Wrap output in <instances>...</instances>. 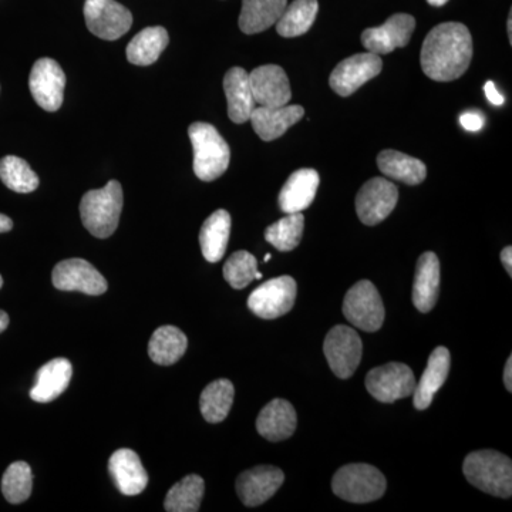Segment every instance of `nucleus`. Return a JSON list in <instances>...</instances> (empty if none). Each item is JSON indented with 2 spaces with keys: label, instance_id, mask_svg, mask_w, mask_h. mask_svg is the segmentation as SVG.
Wrapping results in <instances>:
<instances>
[{
  "label": "nucleus",
  "instance_id": "6ab92c4d",
  "mask_svg": "<svg viewBox=\"0 0 512 512\" xmlns=\"http://www.w3.org/2000/svg\"><path fill=\"white\" fill-rule=\"evenodd\" d=\"M305 116V109L299 104L284 107L256 106L252 111V128L261 140L274 141L284 136L286 131L295 126Z\"/></svg>",
  "mask_w": 512,
  "mask_h": 512
},
{
  "label": "nucleus",
  "instance_id": "c85d7f7f",
  "mask_svg": "<svg viewBox=\"0 0 512 512\" xmlns=\"http://www.w3.org/2000/svg\"><path fill=\"white\" fill-rule=\"evenodd\" d=\"M188 339L183 330L175 326H161L151 336L148 356L160 366L177 363L187 352Z\"/></svg>",
  "mask_w": 512,
  "mask_h": 512
},
{
  "label": "nucleus",
  "instance_id": "2f4dec72",
  "mask_svg": "<svg viewBox=\"0 0 512 512\" xmlns=\"http://www.w3.org/2000/svg\"><path fill=\"white\" fill-rule=\"evenodd\" d=\"M318 0H293L286 6L281 18L275 23L276 32L282 37L305 35L318 16Z\"/></svg>",
  "mask_w": 512,
  "mask_h": 512
},
{
  "label": "nucleus",
  "instance_id": "39448f33",
  "mask_svg": "<svg viewBox=\"0 0 512 512\" xmlns=\"http://www.w3.org/2000/svg\"><path fill=\"white\" fill-rule=\"evenodd\" d=\"M386 478L370 464H348L336 471L333 493L349 503L366 504L379 500L386 493Z\"/></svg>",
  "mask_w": 512,
  "mask_h": 512
},
{
  "label": "nucleus",
  "instance_id": "393cba45",
  "mask_svg": "<svg viewBox=\"0 0 512 512\" xmlns=\"http://www.w3.org/2000/svg\"><path fill=\"white\" fill-rule=\"evenodd\" d=\"M72 376L73 367L69 360L64 357L53 359L37 370L36 383L30 390V397L37 403L53 402L69 387Z\"/></svg>",
  "mask_w": 512,
  "mask_h": 512
},
{
  "label": "nucleus",
  "instance_id": "a19ab883",
  "mask_svg": "<svg viewBox=\"0 0 512 512\" xmlns=\"http://www.w3.org/2000/svg\"><path fill=\"white\" fill-rule=\"evenodd\" d=\"M504 384L505 389H507L508 392H512V356L508 357L507 365H505Z\"/></svg>",
  "mask_w": 512,
  "mask_h": 512
},
{
  "label": "nucleus",
  "instance_id": "f03ea898",
  "mask_svg": "<svg viewBox=\"0 0 512 512\" xmlns=\"http://www.w3.org/2000/svg\"><path fill=\"white\" fill-rule=\"evenodd\" d=\"M123 201V188L116 180H111L100 190L86 192L80 202V217L84 228L93 237H111L119 227Z\"/></svg>",
  "mask_w": 512,
  "mask_h": 512
},
{
  "label": "nucleus",
  "instance_id": "4c0bfd02",
  "mask_svg": "<svg viewBox=\"0 0 512 512\" xmlns=\"http://www.w3.org/2000/svg\"><path fill=\"white\" fill-rule=\"evenodd\" d=\"M460 123L467 131L476 133L484 127V117L477 111H466V113L461 114Z\"/></svg>",
  "mask_w": 512,
  "mask_h": 512
},
{
  "label": "nucleus",
  "instance_id": "37998d69",
  "mask_svg": "<svg viewBox=\"0 0 512 512\" xmlns=\"http://www.w3.org/2000/svg\"><path fill=\"white\" fill-rule=\"evenodd\" d=\"M9 326V316L5 311H0V333L5 332Z\"/></svg>",
  "mask_w": 512,
  "mask_h": 512
},
{
  "label": "nucleus",
  "instance_id": "4468645a",
  "mask_svg": "<svg viewBox=\"0 0 512 512\" xmlns=\"http://www.w3.org/2000/svg\"><path fill=\"white\" fill-rule=\"evenodd\" d=\"M29 87L33 99L43 110L57 111L63 104L66 74L56 60L43 57L33 64Z\"/></svg>",
  "mask_w": 512,
  "mask_h": 512
},
{
  "label": "nucleus",
  "instance_id": "c756f323",
  "mask_svg": "<svg viewBox=\"0 0 512 512\" xmlns=\"http://www.w3.org/2000/svg\"><path fill=\"white\" fill-rule=\"evenodd\" d=\"M170 37L168 32L161 26L141 30L138 35L133 37L127 46V59L136 66H150L156 63L158 57L168 46Z\"/></svg>",
  "mask_w": 512,
  "mask_h": 512
},
{
  "label": "nucleus",
  "instance_id": "58836bf2",
  "mask_svg": "<svg viewBox=\"0 0 512 512\" xmlns=\"http://www.w3.org/2000/svg\"><path fill=\"white\" fill-rule=\"evenodd\" d=\"M484 93L487 96L488 101L494 106H503L505 103V99L503 94L498 92L497 87H495L494 82H487L484 86Z\"/></svg>",
  "mask_w": 512,
  "mask_h": 512
},
{
  "label": "nucleus",
  "instance_id": "ddd939ff",
  "mask_svg": "<svg viewBox=\"0 0 512 512\" xmlns=\"http://www.w3.org/2000/svg\"><path fill=\"white\" fill-rule=\"evenodd\" d=\"M52 282L59 291L92 296L103 295L109 288L106 278L90 262L80 258L59 262L53 269Z\"/></svg>",
  "mask_w": 512,
  "mask_h": 512
},
{
  "label": "nucleus",
  "instance_id": "e433bc0d",
  "mask_svg": "<svg viewBox=\"0 0 512 512\" xmlns=\"http://www.w3.org/2000/svg\"><path fill=\"white\" fill-rule=\"evenodd\" d=\"M258 261L247 251H238L229 256L224 265V278L234 289H244L256 279Z\"/></svg>",
  "mask_w": 512,
  "mask_h": 512
},
{
  "label": "nucleus",
  "instance_id": "1a4fd4ad",
  "mask_svg": "<svg viewBox=\"0 0 512 512\" xmlns=\"http://www.w3.org/2000/svg\"><path fill=\"white\" fill-rule=\"evenodd\" d=\"M84 19L87 29L103 40L120 39L133 25L130 10L116 0H86Z\"/></svg>",
  "mask_w": 512,
  "mask_h": 512
},
{
  "label": "nucleus",
  "instance_id": "bb28decb",
  "mask_svg": "<svg viewBox=\"0 0 512 512\" xmlns=\"http://www.w3.org/2000/svg\"><path fill=\"white\" fill-rule=\"evenodd\" d=\"M231 235V215L228 211H215L205 220L200 232L202 255L211 264L220 262L227 251Z\"/></svg>",
  "mask_w": 512,
  "mask_h": 512
},
{
  "label": "nucleus",
  "instance_id": "9d476101",
  "mask_svg": "<svg viewBox=\"0 0 512 512\" xmlns=\"http://www.w3.org/2000/svg\"><path fill=\"white\" fill-rule=\"evenodd\" d=\"M416 387L413 370L404 363L375 367L366 376L367 392L382 403H394L412 396Z\"/></svg>",
  "mask_w": 512,
  "mask_h": 512
},
{
  "label": "nucleus",
  "instance_id": "f8f14e48",
  "mask_svg": "<svg viewBox=\"0 0 512 512\" xmlns=\"http://www.w3.org/2000/svg\"><path fill=\"white\" fill-rule=\"evenodd\" d=\"M383 62L375 53H359L342 60L330 74L333 92L342 97L352 96L363 84L382 73Z\"/></svg>",
  "mask_w": 512,
  "mask_h": 512
},
{
  "label": "nucleus",
  "instance_id": "09e8293b",
  "mask_svg": "<svg viewBox=\"0 0 512 512\" xmlns=\"http://www.w3.org/2000/svg\"><path fill=\"white\" fill-rule=\"evenodd\" d=\"M3 286V278H2V275H0V288H2Z\"/></svg>",
  "mask_w": 512,
  "mask_h": 512
},
{
  "label": "nucleus",
  "instance_id": "72a5a7b5",
  "mask_svg": "<svg viewBox=\"0 0 512 512\" xmlns=\"http://www.w3.org/2000/svg\"><path fill=\"white\" fill-rule=\"evenodd\" d=\"M0 180L9 190L19 194H29L37 190L40 183L28 161L16 156H6L0 160Z\"/></svg>",
  "mask_w": 512,
  "mask_h": 512
},
{
  "label": "nucleus",
  "instance_id": "aec40b11",
  "mask_svg": "<svg viewBox=\"0 0 512 512\" xmlns=\"http://www.w3.org/2000/svg\"><path fill=\"white\" fill-rule=\"evenodd\" d=\"M319 183L318 171L312 168L295 171L279 192V207L285 214L305 211L315 200Z\"/></svg>",
  "mask_w": 512,
  "mask_h": 512
},
{
  "label": "nucleus",
  "instance_id": "a18cd8bd",
  "mask_svg": "<svg viewBox=\"0 0 512 512\" xmlns=\"http://www.w3.org/2000/svg\"><path fill=\"white\" fill-rule=\"evenodd\" d=\"M507 26H508V37H510V43H512V16H511V13H510V16H508Z\"/></svg>",
  "mask_w": 512,
  "mask_h": 512
},
{
  "label": "nucleus",
  "instance_id": "a211bd4d",
  "mask_svg": "<svg viewBox=\"0 0 512 512\" xmlns=\"http://www.w3.org/2000/svg\"><path fill=\"white\" fill-rule=\"evenodd\" d=\"M110 476L123 495H138L146 490L148 474L136 451L120 448L109 461Z\"/></svg>",
  "mask_w": 512,
  "mask_h": 512
},
{
  "label": "nucleus",
  "instance_id": "ea45409f",
  "mask_svg": "<svg viewBox=\"0 0 512 512\" xmlns=\"http://www.w3.org/2000/svg\"><path fill=\"white\" fill-rule=\"evenodd\" d=\"M501 262H503L505 271L508 272V275H512V248L507 247L503 249L501 252Z\"/></svg>",
  "mask_w": 512,
  "mask_h": 512
},
{
  "label": "nucleus",
  "instance_id": "c03bdc74",
  "mask_svg": "<svg viewBox=\"0 0 512 512\" xmlns=\"http://www.w3.org/2000/svg\"><path fill=\"white\" fill-rule=\"evenodd\" d=\"M447 2L448 0H427V3H430L431 6H437V8L446 5Z\"/></svg>",
  "mask_w": 512,
  "mask_h": 512
},
{
  "label": "nucleus",
  "instance_id": "0eeeda50",
  "mask_svg": "<svg viewBox=\"0 0 512 512\" xmlns=\"http://www.w3.org/2000/svg\"><path fill=\"white\" fill-rule=\"evenodd\" d=\"M298 285L292 276H279L255 289L249 295L248 308L258 318L271 320L286 315L296 301Z\"/></svg>",
  "mask_w": 512,
  "mask_h": 512
},
{
  "label": "nucleus",
  "instance_id": "5701e85b",
  "mask_svg": "<svg viewBox=\"0 0 512 512\" xmlns=\"http://www.w3.org/2000/svg\"><path fill=\"white\" fill-rule=\"evenodd\" d=\"M225 96L228 101V117L237 124L247 123L256 107L249 73L242 67H232L225 74Z\"/></svg>",
  "mask_w": 512,
  "mask_h": 512
},
{
  "label": "nucleus",
  "instance_id": "20e7f679",
  "mask_svg": "<svg viewBox=\"0 0 512 512\" xmlns=\"http://www.w3.org/2000/svg\"><path fill=\"white\" fill-rule=\"evenodd\" d=\"M194 150V173L201 181L217 180L228 170L231 150L217 128L208 123H194L188 128Z\"/></svg>",
  "mask_w": 512,
  "mask_h": 512
},
{
  "label": "nucleus",
  "instance_id": "6e6552de",
  "mask_svg": "<svg viewBox=\"0 0 512 512\" xmlns=\"http://www.w3.org/2000/svg\"><path fill=\"white\" fill-rule=\"evenodd\" d=\"M362 340L355 329L338 325L330 329L323 343V352L332 372L339 379H349L362 359Z\"/></svg>",
  "mask_w": 512,
  "mask_h": 512
},
{
  "label": "nucleus",
  "instance_id": "de8ad7c7",
  "mask_svg": "<svg viewBox=\"0 0 512 512\" xmlns=\"http://www.w3.org/2000/svg\"><path fill=\"white\" fill-rule=\"evenodd\" d=\"M256 279H262V274L261 272L258 271V274H256Z\"/></svg>",
  "mask_w": 512,
  "mask_h": 512
},
{
  "label": "nucleus",
  "instance_id": "7ed1b4c3",
  "mask_svg": "<svg viewBox=\"0 0 512 512\" xmlns=\"http://www.w3.org/2000/svg\"><path fill=\"white\" fill-rule=\"evenodd\" d=\"M464 476L484 493L500 498L512 494V461L495 450H480L468 454L463 464Z\"/></svg>",
  "mask_w": 512,
  "mask_h": 512
},
{
  "label": "nucleus",
  "instance_id": "c9c22d12",
  "mask_svg": "<svg viewBox=\"0 0 512 512\" xmlns=\"http://www.w3.org/2000/svg\"><path fill=\"white\" fill-rule=\"evenodd\" d=\"M33 488L32 468L25 461L10 464L2 478V493L10 504L29 500Z\"/></svg>",
  "mask_w": 512,
  "mask_h": 512
},
{
  "label": "nucleus",
  "instance_id": "7c9ffc66",
  "mask_svg": "<svg viewBox=\"0 0 512 512\" xmlns=\"http://www.w3.org/2000/svg\"><path fill=\"white\" fill-rule=\"evenodd\" d=\"M234 384L227 379H218L205 387L200 397L202 417L211 424L227 419L234 403Z\"/></svg>",
  "mask_w": 512,
  "mask_h": 512
},
{
  "label": "nucleus",
  "instance_id": "2eb2a0df",
  "mask_svg": "<svg viewBox=\"0 0 512 512\" xmlns=\"http://www.w3.org/2000/svg\"><path fill=\"white\" fill-rule=\"evenodd\" d=\"M416 29V19L407 13H397L379 28L366 29L362 33V45L375 55H389L397 47L409 45Z\"/></svg>",
  "mask_w": 512,
  "mask_h": 512
},
{
  "label": "nucleus",
  "instance_id": "4be33fe9",
  "mask_svg": "<svg viewBox=\"0 0 512 512\" xmlns=\"http://www.w3.org/2000/svg\"><path fill=\"white\" fill-rule=\"evenodd\" d=\"M298 417L291 403L275 399L266 404L256 419V430L269 441H284L295 433Z\"/></svg>",
  "mask_w": 512,
  "mask_h": 512
},
{
  "label": "nucleus",
  "instance_id": "a878e982",
  "mask_svg": "<svg viewBox=\"0 0 512 512\" xmlns=\"http://www.w3.org/2000/svg\"><path fill=\"white\" fill-rule=\"evenodd\" d=\"M288 0H242L239 29L245 35L265 32L281 18Z\"/></svg>",
  "mask_w": 512,
  "mask_h": 512
},
{
  "label": "nucleus",
  "instance_id": "9b49d317",
  "mask_svg": "<svg viewBox=\"0 0 512 512\" xmlns=\"http://www.w3.org/2000/svg\"><path fill=\"white\" fill-rule=\"evenodd\" d=\"M397 201H399V190L396 185L384 178H372L357 192V217L363 224L373 227L392 214Z\"/></svg>",
  "mask_w": 512,
  "mask_h": 512
},
{
  "label": "nucleus",
  "instance_id": "473e14b6",
  "mask_svg": "<svg viewBox=\"0 0 512 512\" xmlns=\"http://www.w3.org/2000/svg\"><path fill=\"white\" fill-rule=\"evenodd\" d=\"M205 483L197 474H190L178 481L168 491L164 508L168 512H197L200 511L204 497Z\"/></svg>",
  "mask_w": 512,
  "mask_h": 512
},
{
  "label": "nucleus",
  "instance_id": "f3484780",
  "mask_svg": "<svg viewBox=\"0 0 512 512\" xmlns=\"http://www.w3.org/2000/svg\"><path fill=\"white\" fill-rule=\"evenodd\" d=\"M285 481L284 471L272 466H258L244 471L237 480L239 500L247 507H258L274 497Z\"/></svg>",
  "mask_w": 512,
  "mask_h": 512
},
{
  "label": "nucleus",
  "instance_id": "423d86ee",
  "mask_svg": "<svg viewBox=\"0 0 512 512\" xmlns=\"http://www.w3.org/2000/svg\"><path fill=\"white\" fill-rule=\"evenodd\" d=\"M343 315L356 328L377 332L384 322L380 293L370 281H360L349 289L343 302Z\"/></svg>",
  "mask_w": 512,
  "mask_h": 512
},
{
  "label": "nucleus",
  "instance_id": "f704fd0d",
  "mask_svg": "<svg viewBox=\"0 0 512 512\" xmlns=\"http://www.w3.org/2000/svg\"><path fill=\"white\" fill-rule=\"evenodd\" d=\"M303 227H305V217L302 212L288 214V217L266 228L265 239L278 251H293L301 244Z\"/></svg>",
  "mask_w": 512,
  "mask_h": 512
},
{
  "label": "nucleus",
  "instance_id": "f257e3e1",
  "mask_svg": "<svg viewBox=\"0 0 512 512\" xmlns=\"http://www.w3.org/2000/svg\"><path fill=\"white\" fill-rule=\"evenodd\" d=\"M473 59V37L466 25L441 23L431 29L421 47V69L434 82L460 79Z\"/></svg>",
  "mask_w": 512,
  "mask_h": 512
},
{
  "label": "nucleus",
  "instance_id": "cd10ccee",
  "mask_svg": "<svg viewBox=\"0 0 512 512\" xmlns=\"http://www.w3.org/2000/svg\"><path fill=\"white\" fill-rule=\"evenodd\" d=\"M377 167L386 177L407 185H419L427 177V167L423 161L396 150L382 151L377 156Z\"/></svg>",
  "mask_w": 512,
  "mask_h": 512
},
{
  "label": "nucleus",
  "instance_id": "79ce46f5",
  "mask_svg": "<svg viewBox=\"0 0 512 512\" xmlns=\"http://www.w3.org/2000/svg\"><path fill=\"white\" fill-rule=\"evenodd\" d=\"M12 228L13 221L10 220L9 217H6V215L0 214V234H3V232L12 231Z\"/></svg>",
  "mask_w": 512,
  "mask_h": 512
},
{
  "label": "nucleus",
  "instance_id": "dca6fc26",
  "mask_svg": "<svg viewBox=\"0 0 512 512\" xmlns=\"http://www.w3.org/2000/svg\"><path fill=\"white\" fill-rule=\"evenodd\" d=\"M256 104L264 107H284L291 103L292 90L288 76L281 66L266 64L249 73Z\"/></svg>",
  "mask_w": 512,
  "mask_h": 512
},
{
  "label": "nucleus",
  "instance_id": "b1692460",
  "mask_svg": "<svg viewBox=\"0 0 512 512\" xmlns=\"http://www.w3.org/2000/svg\"><path fill=\"white\" fill-rule=\"evenodd\" d=\"M450 365V352L447 348L439 346V348L433 350L420 382L414 387V407L417 410L429 409L434 396L447 380Z\"/></svg>",
  "mask_w": 512,
  "mask_h": 512
},
{
  "label": "nucleus",
  "instance_id": "49530a36",
  "mask_svg": "<svg viewBox=\"0 0 512 512\" xmlns=\"http://www.w3.org/2000/svg\"><path fill=\"white\" fill-rule=\"evenodd\" d=\"M271 258H272V255H271V254H266V255H265V258H264V261H265V262L271 261Z\"/></svg>",
  "mask_w": 512,
  "mask_h": 512
},
{
  "label": "nucleus",
  "instance_id": "412c9836",
  "mask_svg": "<svg viewBox=\"0 0 512 512\" xmlns=\"http://www.w3.org/2000/svg\"><path fill=\"white\" fill-rule=\"evenodd\" d=\"M440 289V261L434 252H424L417 261L413 284V303L421 313L436 306Z\"/></svg>",
  "mask_w": 512,
  "mask_h": 512
}]
</instances>
